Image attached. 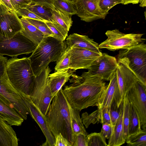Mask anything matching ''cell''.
<instances>
[{"label":"cell","instance_id":"9c48e42d","mask_svg":"<svg viewBox=\"0 0 146 146\" xmlns=\"http://www.w3.org/2000/svg\"><path fill=\"white\" fill-rule=\"evenodd\" d=\"M130 104L138 113L141 129L146 130V85L139 81L127 93Z\"/></svg>","mask_w":146,"mask_h":146},{"label":"cell","instance_id":"83f0119b","mask_svg":"<svg viewBox=\"0 0 146 146\" xmlns=\"http://www.w3.org/2000/svg\"><path fill=\"white\" fill-rule=\"evenodd\" d=\"M54 8L67 14L72 15L77 14L74 3L67 0H55Z\"/></svg>","mask_w":146,"mask_h":146},{"label":"cell","instance_id":"7c38bea8","mask_svg":"<svg viewBox=\"0 0 146 146\" xmlns=\"http://www.w3.org/2000/svg\"><path fill=\"white\" fill-rule=\"evenodd\" d=\"M117 66V61L114 56L102 53L101 56L88 68L89 75L97 76L104 80L109 81Z\"/></svg>","mask_w":146,"mask_h":146},{"label":"cell","instance_id":"5b68a950","mask_svg":"<svg viewBox=\"0 0 146 146\" xmlns=\"http://www.w3.org/2000/svg\"><path fill=\"white\" fill-rule=\"evenodd\" d=\"M51 71L48 66L36 76L33 90L30 97L31 101L45 115L53 98L48 80Z\"/></svg>","mask_w":146,"mask_h":146},{"label":"cell","instance_id":"cb8c5ba5","mask_svg":"<svg viewBox=\"0 0 146 146\" xmlns=\"http://www.w3.org/2000/svg\"><path fill=\"white\" fill-rule=\"evenodd\" d=\"M39 17L45 21L52 22H56L54 18L52 8L41 4L32 3L26 8Z\"/></svg>","mask_w":146,"mask_h":146},{"label":"cell","instance_id":"2e32d148","mask_svg":"<svg viewBox=\"0 0 146 146\" xmlns=\"http://www.w3.org/2000/svg\"><path fill=\"white\" fill-rule=\"evenodd\" d=\"M27 105L29 113L36 122L44 134L49 146H54L55 138L49 128L46 115L31 100L30 97L28 98Z\"/></svg>","mask_w":146,"mask_h":146},{"label":"cell","instance_id":"277c9868","mask_svg":"<svg viewBox=\"0 0 146 146\" xmlns=\"http://www.w3.org/2000/svg\"><path fill=\"white\" fill-rule=\"evenodd\" d=\"M67 47L64 41L44 37L29 57L35 75L39 74L51 62H57Z\"/></svg>","mask_w":146,"mask_h":146},{"label":"cell","instance_id":"d6986e66","mask_svg":"<svg viewBox=\"0 0 146 146\" xmlns=\"http://www.w3.org/2000/svg\"><path fill=\"white\" fill-rule=\"evenodd\" d=\"M75 71L69 68L56 71L54 73L49 74L48 80L53 98L69 80L70 77Z\"/></svg>","mask_w":146,"mask_h":146},{"label":"cell","instance_id":"74e56055","mask_svg":"<svg viewBox=\"0 0 146 146\" xmlns=\"http://www.w3.org/2000/svg\"><path fill=\"white\" fill-rule=\"evenodd\" d=\"M11 3L15 11L24 8H26L31 4V0H11Z\"/></svg>","mask_w":146,"mask_h":146},{"label":"cell","instance_id":"8fae6325","mask_svg":"<svg viewBox=\"0 0 146 146\" xmlns=\"http://www.w3.org/2000/svg\"><path fill=\"white\" fill-rule=\"evenodd\" d=\"M117 58L116 74L120 95L123 100L127 92L139 81L129 67L127 58L124 57H117Z\"/></svg>","mask_w":146,"mask_h":146},{"label":"cell","instance_id":"1f68e13d","mask_svg":"<svg viewBox=\"0 0 146 146\" xmlns=\"http://www.w3.org/2000/svg\"><path fill=\"white\" fill-rule=\"evenodd\" d=\"M70 47L67 46L59 59L56 62L54 68L55 71L70 68Z\"/></svg>","mask_w":146,"mask_h":146},{"label":"cell","instance_id":"ab89813d","mask_svg":"<svg viewBox=\"0 0 146 146\" xmlns=\"http://www.w3.org/2000/svg\"><path fill=\"white\" fill-rule=\"evenodd\" d=\"M113 127L112 125L108 123L102 124V126L100 133L106 139H109L111 135Z\"/></svg>","mask_w":146,"mask_h":146},{"label":"cell","instance_id":"e0dca14e","mask_svg":"<svg viewBox=\"0 0 146 146\" xmlns=\"http://www.w3.org/2000/svg\"><path fill=\"white\" fill-rule=\"evenodd\" d=\"M0 116L11 126L21 125L24 120L13 104L0 93Z\"/></svg>","mask_w":146,"mask_h":146},{"label":"cell","instance_id":"ac0fdd59","mask_svg":"<svg viewBox=\"0 0 146 146\" xmlns=\"http://www.w3.org/2000/svg\"><path fill=\"white\" fill-rule=\"evenodd\" d=\"M66 42L67 46L70 48H82L102 53L99 50L98 44L86 35L73 33L67 37Z\"/></svg>","mask_w":146,"mask_h":146},{"label":"cell","instance_id":"7a4b0ae2","mask_svg":"<svg viewBox=\"0 0 146 146\" xmlns=\"http://www.w3.org/2000/svg\"><path fill=\"white\" fill-rule=\"evenodd\" d=\"M51 103L46 115L50 130L55 138L60 133L73 146L75 136L71 125V107L62 88Z\"/></svg>","mask_w":146,"mask_h":146},{"label":"cell","instance_id":"8d00e7d4","mask_svg":"<svg viewBox=\"0 0 146 146\" xmlns=\"http://www.w3.org/2000/svg\"><path fill=\"white\" fill-rule=\"evenodd\" d=\"M16 13L19 17L21 16L26 18L44 21H45L26 8L22 9L17 11Z\"/></svg>","mask_w":146,"mask_h":146},{"label":"cell","instance_id":"f1b7e54d","mask_svg":"<svg viewBox=\"0 0 146 146\" xmlns=\"http://www.w3.org/2000/svg\"><path fill=\"white\" fill-rule=\"evenodd\" d=\"M50 30L54 34V38L64 41L68 36V31L56 22L44 21Z\"/></svg>","mask_w":146,"mask_h":146},{"label":"cell","instance_id":"f35d334b","mask_svg":"<svg viewBox=\"0 0 146 146\" xmlns=\"http://www.w3.org/2000/svg\"><path fill=\"white\" fill-rule=\"evenodd\" d=\"M73 146H87V135L82 133L76 135Z\"/></svg>","mask_w":146,"mask_h":146},{"label":"cell","instance_id":"d4e9b609","mask_svg":"<svg viewBox=\"0 0 146 146\" xmlns=\"http://www.w3.org/2000/svg\"><path fill=\"white\" fill-rule=\"evenodd\" d=\"M70 111L72 127L74 136L79 133L87 135L80 115V111L71 107Z\"/></svg>","mask_w":146,"mask_h":146},{"label":"cell","instance_id":"bcb514c9","mask_svg":"<svg viewBox=\"0 0 146 146\" xmlns=\"http://www.w3.org/2000/svg\"><path fill=\"white\" fill-rule=\"evenodd\" d=\"M74 3L75 0H67Z\"/></svg>","mask_w":146,"mask_h":146},{"label":"cell","instance_id":"7402d4cb","mask_svg":"<svg viewBox=\"0 0 146 146\" xmlns=\"http://www.w3.org/2000/svg\"><path fill=\"white\" fill-rule=\"evenodd\" d=\"M20 19L23 28L21 33L37 46L45 37L44 35L25 18L21 17Z\"/></svg>","mask_w":146,"mask_h":146},{"label":"cell","instance_id":"484cf974","mask_svg":"<svg viewBox=\"0 0 146 146\" xmlns=\"http://www.w3.org/2000/svg\"><path fill=\"white\" fill-rule=\"evenodd\" d=\"M52 12L55 21L68 31L73 23L72 15L55 8L52 9Z\"/></svg>","mask_w":146,"mask_h":146},{"label":"cell","instance_id":"60d3db41","mask_svg":"<svg viewBox=\"0 0 146 146\" xmlns=\"http://www.w3.org/2000/svg\"><path fill=\"white\" fill-rule=\"evenodd\" d=\"M72 146L68 140L60 133L55 137L54 146Z\"/></svg>","mask_w":146,"mask_h":146},{"label":"cell","instance_id":"5bb4252c","mask_svg":"<svg viewBox=\"0 0 146 146\" xmlns=\"http://www.w3.org/2000/svg\"><path fill=\"white\" fill-rule=\"evenodd\" d=\"M100 0H75L77 15L83 21L90 22L106 17L99 8Z\"/></svg>","mask_w":146,"mask_h":146},{"label":"cell","instance_id":"603a6c76","mask_svg":"<svg viewBox=\"0 0 146 146\" xmlns=\"http://www.w3.org/2000/svg\"><path fill=\"white\" fill-rule=\"evenodd\" d=\"M123 107L119 119L113 127L111 136L108 139V146H119L125 142L123 137Z\"/></svg>","mask_w":146,"mask_h":146},{"label":"cell","instance_id":"836d02e7","mask_svg":"<svg viewBox=\"0 0 146 146\" xmlns=\"http://www.w3.org/2000/svg\"><path fill=\"white\" fill-rule=\"evenodd\" d=\"M25 18L31 24L41 31L44 34L45 37H54V34L50 30L44 21Z\"/></svg>","mask_w":146,"mask_h":146},{"label":"cell","instance_id":"ffe728a7","mask_svg":"<svg viewBox=\"0 0 146 146\" xmlns=\"http://www.w3.org/2000/svg\"><path fill=\"white\" fill-rule=\"evenodd\" d=\"M110 108L102 109H98L90 114L86 112L82 115L81 119L82 123L87 128L91 124H95L100 123L102 124L108 123L111 125L110 115Z\"/></svg>","mask_w":146,"mask_h":146},{"label":"cell","instance_id":"4316f807","mask_svg":"<svg viewBox=\"0 0 146 146\" xmlns=\"http://www.w3.org/2000/svg\"><path fill=\"white\" fill-rule=\"evenodd\" d=\"M142 129L138 114L130 104L128 136L136 134Z\"/></svg>","mask_w":146,"mask_h":146},{"label":"cell","instance_id":"f6af8a7d","mask_svg":"<svg viewBox=\"0 0 146 146\" xmlns=\"http://www.w3.org/2000/svg\"><path fill=\"white\" fill-rule=\"evenodd\" d=\"M139 6L142 7H146V0H139Z\"/></svg>","mask_w":146,"mask_h":146},{"label":"cell","instance_id":"ba28073f","mask_svg":"<svg viewBox=\"0 0 146 146\" xmlns=\"http://www.w3.org/2000/svg\"><path fill=\"white\" fill-rule=\"evenodd\" d=\"M36 46L20 32L8 38L0 36V55L12 57L32 53Z\"/></svg>","mask_w":146,"mask_h":146},{"label":"cell","instance_id":"8992f818","mask_svg":"<svg viewBox=\"0 0 146 146\" xmlns=\"http://www.w3.org/2000/svg\"><path fill=\"white\" fill-rule=\"evenodd\" d=\"M105 34L107 38L99 45V48L112 51L129 48L146 40L142 38L143 34H125L117 29L107 31Z\"/></svg>","mask_w":146,"mask_h":146},{"label":"cell","instance_id":"30bf717a","mask_svg":"<svg viewBox=\"0 0 146 146\" xmlns=\"http://www.w3.org/2000/svg\"><path fill=\"white\" fill-rule=\"evenodd\" d=\"M23 29L17 13L9 9L0 2V36L12 38Z\"/></svg>","mask_w":146,"mask_h":146},{"label":"cell","instance_id":"b9f144b4","mask_svg":"<svg viewBox=\"0 0 146 146\" xmlns=\"http://www.w3.org/2000/svg\"><path fill=\"white\" fill-rule=\"evenodd\" d=\"M32 3L41 4L54 8L53 5L55 0H31Z\"/></svg>","mask_w":146,"mask_h":146},{"label":"cell","instance_id":"e575fe53","mask_svg":"<svg viewBox=\"0 0 146 146\" xmlns=\"http://www.w3.org/2000/svg\"><path fill=\"white\" fill-rule=\"evenodd\" d=\"M123 100L120 105L118 107L115 102H113L111 105L110 109V115L111 125L113 127L119 119L123 107Z\"/></svg>","mask_w":146,"mask_h":146},{"label":"cell","instance_id":"6da1fadb","mask_svg":"<svg viewBox=\"0 0 146 146\" xmlns=\"http://www.w3.org/2000/svg\"><path fill=\"white\" fill-rule=\"evenodd\" d=\"M63 92L71 107L80 111L90 106H97L105 89L106 83L101 78L88 75L84 72L81 76L73 74Z\"/></svg>","mask_w":146,"mask_h":146},{"label":"cell","instance_id":"9a60e30c","mask_svg":"<svg viewBox=\"0 0 146 146\" xmlns=\"http://www.w3.org/2000/svg\"><path fill=\"white\" fill-rule=\"evenodd\" d=\"M109 81V84L106 85L98 101L97 106L98 109L110 108L111 104L114 102L119 107L123 100L120 94L116 71Z\"/></svg>","mask_w":146,"mask_h":146},{"label":"cell","instance_id":"52a82bcc","mask_svg":"<svg viewBox=\"0 0 146 146\" xmlns=\"http://www.w3.org/2000/svg\"><path fill=\"white\" fill-rule=\"evenodd\" d=\"M117 57L126 58L129 68L139 82L146 85V44L143 42L120 50Z\"/></svg>","mask_w":146,"mask_h":146},{"label":"cell","instance_id":"4dcf8cb0","mask_svg":"<svg viewBox=\"0 0 146 146\" xmlns=\"http://www.w3.org/2000/svg\"><path fill=\"white\" fill-rule=\"evenodd\" d=\"M124 103L123 112V137L125 141L128 136V126L129 120L130 104L125 96L123 100Z\"/></svg>","mask_w":146,"mask_h":146},{"label":"cell","instance_id":"f546056e","mask_svg":"<svg viewBox=\"0 0 146 146\" xmlns=\"http://www.w3.org/2000/svg\"><path fill=\"white\" fill-rule=\"evenodd\" d=\"M125 142L129 146H146V131L142 129L137 133L129 136Z\"/></svg>","mask_w":146,"mask_h":146},{"label":"cell","instance_id":"4fadbf2b","mask_svg":"<svg viewBox=\"0 0 146 146\" xmlns=\"http://www.w3.org/2000/svg\"><path fill=\"white\" fill-rule=\"evenodd\" d=\"M87 49L71 48L70 51V67L75 70L88 69L102 55Z\"/></svg>","mask_w":146,"mask_h":146},{"label":"cell","instance_id":"d590c367","mask_svg":"<svg viewBox=\"0 0 146 146\" xmlns=\"http://www.w3.org/2000/svg\"><path fill=\"white\" fill-rule=\"evenodd\" d=\"M122 0H100L99 8L102 13L106 16L109 11L115 5L122 3Z\"/></svg>","mask_w":146,"mask_h":146},{"label":"cell","instance_id":"d6a6232c","mask_svg":"<svg viewBox=\"0 0 146 146\" xmlns=\"http://www.w3.org/2000/svg\"><path fill=\"white\" fill-rule=\"evenodd\" d=\"M87 146H108L106 139L100 133L87 135Z\"/></svg>","mask_w":146,"mask_h":146},{"label":"cell","instance_id":"7bdbcfd3","mask_svg":"<svg viewBox=\"0 0 146 146\" xmlns=\"http://www.w3.org/2000/svg\"><path fill=\"white\" fill-rule=\"evenodd\" d=\"M0 2L5 6L9 9L15 11L12 5L11 0H0Z\"/></svg>","mask_w":146,"mask_h":146},{"label":"cell","instance_id":"44dd1931","mask_svg":"<svg viewBox=\"0 0 146 146\" xmlns=\"http://www.w3.org/2000/svg\"><path fill=\"white\" fill-rule=\"evenodd\" d=\"M18 141L11 126L0 116V146H17Z\"/></svg>","mask_w":146,"mask_h":146},{"label":"cell","instance_id":"3957f363","mask_svg":"<svg viewBox=\"0 0 146 146\" xmlns=\"http://www.w3.org/2000/svg\"><path fill=\"white\" fill-rule=\"evenodd\" d=\"M6 70L13 86L24 96L30 97L36 76L32 70L29 57H12L8 60Z\"/></svg>","mask_w":146,"mask_h":146},{"label":"cell","instance_id":"ee69618b","mask_svg":"<svg viewBox=\"0 0 146 146\" xmlns=\"http://www.w3.org/2000/svg\"><path fill=\"white\" fill-rule=\"evenodd\" d=\"M138 3H139V0H122L121 4L125 5L129 3L134 4Z\"/></svg>","mask_w":146,"mask_h":146}]
</instances>
